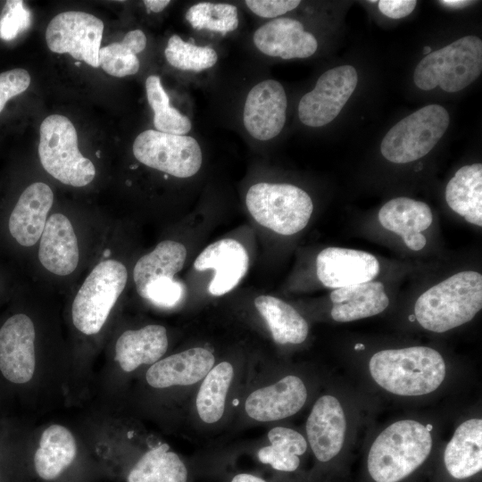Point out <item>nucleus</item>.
Returning <instances> with one entry per match:
<instances>
[{"label": "nucleus", "mask_w": 482, "mask_h": 482, "mask_svg": "<svg viewBox=\"0 0 482 482\" xmlns=\"http://www.w3.org/2000/svg\"><path fill=\"white\" fill-rule=\"evenodd\" d=\"M104 22L97 17L79 11H68L54 16L46 30L49 49L57 54H70L88 65L100 66L98 55Z\"/></svg>", "instance_id": "9d476101"}, {"label": "nucleus", "mask_w": 482, "mask_h": 482, "mask_svg": "<svg viewBox=\"0 0 482 482\" xmlns=\"http://www.w3.org/2000/svg\"><path fill=\"white\" fill-rule=\"evenodd\" d=\"M246 6L262 18H276L295 9L299 0H246Z\"/></svg>", "instance_id": "ea45409f"}, {"label": "nucleus", "mask_w": 482, "mask_h": 482, "mask_svg": "<svg viewBox=\"0 0 482 482\" xmlns=\"http://www.w3.org/2000/svg\"><path fill=\"white\" fill-rule=\"evenodd\" d=\"M75 64H76L77 66H79V65H80V62H76Z\"/></svg>", "instance_id": "09e8293b"}, {"label": "nucleus", "mask_w": 482, "mask_h": 482, "mask_svg": "<svg viewBox=\"0 0 482 482\" xmlns=\"http://www.w3.org/2000/svg\"><path fill=\"white\" fill-rule=\"evenodd\" d=\"M346 428L345 412L339 401L323 395L314 403L307 419L308 441L316 458L328 461L340 452Z\"/></svg>", "instance_id": "f3484780"}, {"label": "nucleus", "mask_w": 482, "mask_h": 482, "mask_svg": "<svg viewBox=\"0 0 482 482\" xmlns=\"http://www.w3.org/2000/svg\"><path fill=\"white\" fill-rule=\"evenodd\" d=\"M254 305L267 322L273 340L279 345L301 344L308 335L306 320L290 304L272 295H260Z\"/></svg>", "instance_id": "c756f323"}, {"label": "nucleus", "mask_w": 482, "mask_h": 482, "mask_svg": "<svg viewBox=\"0 0 482 482\" xmlns=\"http://www.w3.org/2000/svg\"><path fill=\"white\" fill-rule=\"evenodd\" d=\"M369 368L378 385L404 396L429 394L445 376L442 355L427 346L379 351L370 358Z\"/></svg>", "instance_id": "f257e3e1"}, {"label": "nucleus", "mask_w": 482, "mask_h": 482, "mask_svg": "<svg viewBox=\"0 0 482 482\" xmlns=\"http://www.w3.org/2000/svg\"><path fill=\"white\" fill-rule=\"evenodd\" d=\"M164 54L171 66L195 72L212 67L218 60V54L213 48L185 42L178 35H172L169 38Z\"/></svg>", "instance_id": "c9c22d12"}, {"label": "nucleus", "mask_w": 482, "mask_h": 482, "mask_svg": "<svg viewBox=\"0 0 482 482\" xmlns=\"http://www.w3.org/2000/svg\"><path fill=\"white\" fill-rule=\"evenodd\" d=\"M431 447L426 426L413 420L396 421L373 442L368 456L369 473L376 482H398L424 462Z\"/></svg>", "instance_id": "7ed1b4c3"}, {"label": "nucleus", "mask_w": 482, "mask_h": 482, "mask_svg": "<svg viewBox=\"0 0 482 482\" xmlns=\"http://www.w3.org/2000/svg\"><path fill=\"white\" fill-rule=\"evenodd\" d=\"M380 12L392 19L408 16L415 8V0H380L378 2Z\"/></svg>", "instance_id": "a19ab883"}, {"label": "nucleus", "mask_w": 482, "mask_h": 482, "mask_svg": "<svg viewBox=\"0 0 482 482\" xmlns=\"http://www.w3.org/2000/svg\"><path fill=\"white\" fill-rule=\"evenodd\" d=\"M358 82L354 67L332 68L320 76L314 88L306 93L298 104L300 120L317 128L331 122L342 111Z\"/></svg>", "instance_id": "9b49d317"}, {"label": "nucleus", "mask_w": 482, "mask_h": 482, "mask_svg": "<svg viewBox=\"0 0 482 482\" xmlns=\"http://www.w3.org/2000/svg\"><path fill=\"white\" fill-rule=\"evenodd\" d=\"M38 259L58 276L71 274L79 261L78 239L71 220L62 213L51 215L40 237Z\"/></svg>", "instance_id": "aec40b11"}, {"label": "nucleus", "mask_w": 482, "mask_h": 482, "mask_svg": "<svg viewBox=\"0 0 482 482\" xmlns=\"http://www.w3.org/2000/svg\"><path fill=\"white\" fill-rule=\"evenodd\" d=\"M441 4L444 6L449 7V8H463L468 5H470L473 2L472 1H467V0H443L439 1Z\"/></svg>", "instance_id": "c03bdc74"}, {"label": "nucleus", "mask_w": 482, "mask_h": 482, "mask_svg": "<svg viewBox=\"0 0 482 482\" xmlns=\"http://www.w3.org/2000/svg\"><path fill=\"white\" fill-rule=\"evenodd\" d=\"M268 438L270 445L258 451L259 461L270 464L276 470H295L300 463L298 456L307 449L304 437L294 429L276 427L269 431Z\"/></svg>", "instance_id": "2f4dec72"}, {"label": "nucleus", "mask_w": 482, "mask_h": 482, "mask_svg": "<svg viewBox=\"0 0 482 482\" xmlns=\"http://www.w3.org/2000/svg\"><path fill=\"white\" fill-rule=\"evenodd\" d=\"M214 362V356L209 350L190 348L152 364L145 379L155 388L193 385L207 375Z\"/></svg>", "instance_id": "412c9836"}, {"label": "nucleus", "mask_w": 482, "mask_h": 482, "mask_svg": "<svg viewBox=\"0 0 482 482\" xmlns=\"http://www.w3.org/2000/svg\"><path fill=\"white\" fill-rule=\"evenodd\" d=\"M413 318L415 319L414 315H411V316H410V320H413Z\"/></svg>", "instance_id": "de8ad7c7"}, {"label": "nucleus", "mask_w": 482, "mask_h": 482, "mask_svg": "<svg viewBox=\"0 0 482 482\" xmlns=\"http://www.w3.org/2000/svg\"><path fill=\"white\" fill-rule=\"evenodd\" d=\"M481 71L482 41L466 36L422 58L414 70L413 81L422 90L439 86L454 93L470 85Z\"/></svg>", "instance_id": "20e7f679"}, {"label": "nucleus", "mask_w": 482, "mask_h": 482, "mask_svg": "<svg viewBox=\"0 0 482 482\" xmlns=\"http://www.w3.org/2000/svg\"><path fill=\"white\" fill-rule=\"evenodd\" d=\"M383 228L402 237L407 247L421 250L427 244L421 233L433 220L429 206L408 197H396L386 203L378 212Z\"/></svg>", "instance_id": "4be33fe9"}, {"label": "nucleus", "mask_w": 482, "mask_h": 482, "mask_svg": "<svg viewBox=\"0 0 482 482\" xmlns=\"http://www.w3.org/2000/svg\"><path fill=\"white\" fill-rule=\"evenodd\" d=\"M363 348H364V345H363L359 344V345H355V349H356V350H358V349H363Z\"/></svg>", "instance_id": "49530a36"}, {"label": "nucleus", "mask_w": 482, "mask_h": 482, "mask_svg": "<svg viewBox=\"0 0 482 482\" xmlns=\"http://www.w3.org/2000/svg\"><path fill=\"white\" fill-rule=\"evenodd\" d=\"M145 90L148 103L154 112V125L157 131L186 135L190 131V120L170 106V98L164 90L161 79L151 75L145 80Z\"/></svg>", "instance_id": "72a5a7b5"}, {"label": "nucleus", "mask_w": 482, "mask_h": 482, "mask_svg": "<svg viewBox=\"0 0 482 482\" xmlns=\"http://www.w3.org/2000/svg\"><path fill=\"white\" fill-rule=\"evenodd\" d=\"M444 461L455 478H470L482 469V420L471 419L461 423L447 444Z\"/></svg>", "instance_id": "a878e982"}, {"label": "nucleus", "mask_w": 482, "mask_h": 482, "mask_svg": "<svg viewBox=\"0 0 482 482\" xmlns=\"http://www.w3.org/2000/svg\"><path fill=\"white\" fill-rule=\"evenodd\" d=\"M232 378L233 367L228 362L217 364L204 378L195 404L200 419L205 423H214L221 419Z\"/></svg>", "instance_id": "7c9ffc66"}, {"label": "nucleus", "mask_w": 482, "mask_h": 482, "mask_svg": "<svg viewBox=\"0 0 482 482\" xmlns=\"http://www.w3.org/2000/svg\"><path fill=\"white\" fill-rule=\"evenodd\" d=\"M38 155L45 170L65 185L81 187L96 176L95 165L79 152L76 129L65 116L53 114L42 121Z\"/></svg>", "instance_id": "423d86ee"}, {"label": "nucleus", "mask_w": 482, "mask_h": 482, "mask_svg": "<svg viewBox=\"0 0 482 482\" xmlns=\"http://www.w3.org/2000/svg\"><path fill=\"white\" fill-rule=\"evenodd\" d=\"M133 154L141 163L177 178H189L198 172L203 155L192 137L148 129L133 143Z\"/></svg>", "instance_id": "1a4fd4ad"}, {"label": "nucleus", "mask_w": 482, "mask_h": 482, "mask_svg": "<svg viewBox=\"0 0 482 482\" xmlns=\"http://www.w3.org/2000/svg\"><path fill=\"white\" fill-rule=\"evenodd\" d=\"M186 20L195 29H207L225 35L238 27L237 8L230 4L202 2L192 5Z\"/></svg>", "instance_id": "f704fd0d"}, {"label": "nucleus", "mask_w": 482, "mask_h": 482, "mask_svg": "<svg viewBox=\"0 0 482 482\" xmlns=\"http://www.w3.org/2000/svg\"><path fill=\"white\" fill-rule=\"evenodd\" d=\"M287 106L286 92L278 81L266 79L256 84L249 91L244 106L245 129L258 140L277 137L286 122Z\"/></svg>", "instance_id": "ddd939ff"}, {"label": "nucleus", "mask_w": 482, "mask_h": 482, "mask_svg": "<svg viewBox=\"0 0 482 482\" xmlns=\"http://www.w3.org/2000/svg\"><path fill=\"white\" fill-rule=\"evenodd\" d=\"M307 398L306 387L296 376H287L277 383L254 390L245 400L247 415L258 421L278 420L295 414Z\"/></svg>", "instance_id": "dca6fc26"}, {"label": "nucleus", "mask_w": 482, "mask_h": 482, "mask_svg": "<svg viewBox=\"0 0 482 482\" xmlns=\"http://www.w3.org/2000/svg\"><path fill=\"white\" fill-rule=\"evenodd\" d=\"M184 294L183 285L170 278H162L152 282L145 290V298L165 307L177 304Z\"/></svg>", "instance_id": "4c0bfd02"}, {"label": "nucleus", "mask_w": 482, "mask_h": 482, "mask_svg": "<svg viewBox=\"0 0 482 482\" xmlns=\"http://www.w3.org/2000/svg\"><path fill=\"white\" fill-rule=\"evenodd\" d=\"M482 308V275L465 270L425 291L414 305V317L429 331L443 333L471 320Z\"/></svg>", "instance_id": "f03ea898"}, {"label": "nucleus", "mask_w": 482, "mask_h": 482, "mask_svg": "<svg viewBox=\"0 0 482 482\" xmlns=\"http://www.w3.org/2000/svg\"><path fill=\"white\" fill-rule=\"evenodd\" d=\"M53 202V191L43 182H35L24 189L8 221L9 232L19 245L29 247L39 240Z\"/></svg>", "instance_id": "6ab92c4d"}, {"label": "nucleus", "mask_w": 482, "mask_h": 482, "mask_svg": "<svg viewBox=\"0 0 482 482\" xmlns=\"http://www.w3.org/2000/svg\"><path fill=\"white\" fill-rule=\"evenodd\" d=\"M187 258L184 245L174 240L160 242L155 248L143 255L133 270V279L137 291L145 298L146 287L162 278H174L181 270Z\"/></svg>", "instance_id": "cd10ccee"}, {"label": "nucleus", "mask_w": 482, "mask_h": 482, "mask_svg": "<svg viewBox=\"0 0 482 482\" xmlns=\"http://www.w3.org/2000/svg\"><path fill=\"white\" fill-rule=\"evenodd\" d=\"M245 204L260 225L285 236L303 229L313 211L310 195L291 184H254L246 193Z\"/></svg>", "instance_id": "39448f33"}, {"label": "nucleus", "mask_w": 482, "mask_h": 482, "mask_svg": "<svg viewBox=\"0 0 482 482\" xmlns=\"http://www.w3.org/2000/svg\"><path fill=\"white\" fill-rule=\"evenodd\" d=\"M331 317L339 322H348L382 312L389 304L384 285L369 281L333 290Z\"/></svg>", "instance_id": "b1692460"}, {"label": "nucleus", "mask_w": 482, "mask_h": 482, "mask_svg": "<svg viewBox=\"0 0 482 482\" xmlns=\"http://www.w3.org/2000/svg\"><path fill=\"white\" fill-rule=\"evenodd\" d=\"M170 1L169 0H145L144 4L148 12H159L162 11Z\"/></svg>", "instance_id": "79ce46f5"}, {"label": "nucleus", "mask_w": 482, "mask_h": 482, "mask_svg": "<svg viewBox=\"0 0 482 482\" xmlns=\"http://www.w3.org/2000/svg\"><path fill=\"white\" fill-rule=\"evenodd\" d=\"M449 121V113L442 105H426L389 129L381 142L380 152L394 163L420 159L441 139Z\"/></svg>", "instance_id": "6e6552de"}, {"label": "nucleus", "mask_w": 482, "mask_h": 482, "mask_svg": "<svg viewBox=\"0 0 482 482\" xmlns=\"http://www.w3.org/2000/svg\"><path fill=\"white\" fill-rule=\"evenodd\" d=\"M35 327L24 313L9 317L0 328V371L10 382L28 383L36 368Z\"/></svg>", "instance_id": "f8f14e48"}, {"label": "nucleus", "mask_w": 482, "mask_h": 482, "mask_svg": "<svg viewBox=\"0 0 482 482\" xmlns=\"http://www.w3.org/2000/svg\"><path fill=\"white\" fill-rule=\"evenodd\" d=\"M449 207L468 222L482 226V164L460 168L445 188Z\"/></svg>", "instance_id": "bb28decb"}, {"label": "nucleus", "mask_w": 482, "mask_h": 482, "mask_svg": "<svg viewBox=\"0 0 482 482\" xmlns=\"http://www.w3.org/2000/svg\"><path fill=\"white\" fill-rule=\"evenodd\" d=\"M253 43L262 54L285 60L307 58L318 47L315 37L291 18H276L261 26L253 34Z\"/></svg>", "instance_id": "a211bd4d"}, {"label": "nucleus", "mask_w": 482, "mask_h": 482, "mask_svg": "<svg viewBox=\"0 0 482 482\" xmlns=\"http://www.w3.org/2000/svg\"><path fill=\"white\" fill-rule=\"evenodd\" d=\"M423 53L427 54L431 53V48L429 46H425L423 49Z\"/></svg>", "instance_id": "a18cd8bd"}, {"label": "nucleus", "mask_w": 482, "mask_h": 482, "mask_svg": "<svg viewBox=\"0 0 482 482\" xmlns=\"http://www.w3.org/2000/svg\"><path fill=\"white\" fill-rule=\"evenodd\" d=\"M168 337L161 325H147L124 331L115 345V360L122 370L130 372L143 364H154L166 353Z\"/></svg>", "instance_id": "393cba45"}, {"label": "nucleus", "mask_w": 482, "mask_h": 482, "mask_svg": "<svg viewBox=\"0 0 482 482\" xmlns=\"http://www.w3.org/2000/svg\"><path fill=\"white\" fill-rule=\"evenodd\" d=\"M31 24V12L22 1H7L0 16V37L12 40Z\"/></svg>", "instance_id": "e433bc0d"}, {"label": "nucleus", "mask_w": 482, "mask_h": 482, "mask_svg": "<svg viewBox=\"0 0 482 482\" xmlns=\"http://www.w3.org/2000/svg\"><path fill=\"white\" fill-rule=\"evenodd\" d=\"M146 46V37L140 29L128 32L121 42L112 43L99 50V64L102 69L113 77L133 75L139 70L137 54Z\"/></svg>", "instance_id": "473e14b6"}, {"label": "nucleus", "mask_w": 482, "mask_h": 482, "mask_svg": "<svg viewBox=\"0 0 482 482\" xmlns=\"http://www.w3.org/2000/svg\"><path fill=\"white\" fill-rule=\"evenodd\" d=\"M30 84L29 72L21 68L0 73V112L11 98L23 93Z\"/></svg>", "instance_id": "58836bf2"}, {"label": "nucleus", "mask_w": 482, "mask_h": 482, "mask_svg": "<svg viewBox=\"0 0 482 482\" xmlns=\"http://www.w3.org/2000/svg\"><path fill=\"white\" fill-rule=\"evenodd\" d=\"M379 270L373 254L354 249L327 247L316 258L318 278L334 289L371 281Z\"/></svg>", "instance_id": "4468645a"}, {"label": "nucleus", "mask_w": 482, "mask_h": 482, "mask_svg": "<svg viewBox=\"0 0 482 482\" xmlns=\"http://www.w3.org/2000/svg\"><path fill=\"white\" fill-rule=\"evenodd\" d=\"M127 279V269L119 261L105 260L94 267L71 306L72 322L79 332L90 336L102 329Z\"/></svg>", "instance_id": "0eeeda50"}, {"label": "nucleus", "mask_w": 482, "mask_h": 482, "mask_svg": "<svg viewBox=\"0 0 482 482\" xmlns=\"http://www.w3.org/2000/svg\"><path fill=\"white\" fill-rule=\"evenodd\" d=\"M231 482H266L264 479L248 473H240L233 477Z\"/></svg>", "instance_id": "37998d69"}, {"label": "nucleus", "mask_w": 482, "mask_h": 482, "mask_svg": "<svg viewBox=\"0 0 482 482\" xmlns=\"http://www.w3.org/2000/svg\"><path fill=\"white\" fill-rule=\"evenodd\" d=\"M167 444L146 451L128 470L125 482H187V470Z\"/></svg>", "instance_id": "c85d7f7f"}, {"label": "nucleus", "mask_w": 482, "mask_h": 482, "mask_svg": "<svg viewBox=\"0 0 482 482\" xmlns=\"http://www.w3.org/2000/svg\"><path fill=\"white\" fill-rule=\"evenodd\" d=\"M248 267L249 256L245 248L231 238L209 245L194 262V268L198 271H215L208 287L209 292L215 296L234 289L246 274Z\"/></svg>", "instance_id": "2eb2a0df"}, {"label": "nucleus", "mask_w": 482, "mask_h": 482, "mask_svg": "<svg viewBox=\"0 0 482 482\" xmlns=\"http://www.w3.org/2000/svg\"><path fill=\"white\" fill-rule=\"evenodd\" d=\"M77 453L71 432L62 425H51L43 431L34 453V471L44 482L58 481L75 463Z\"/></svg>", "instance_id": "5701e85b"}]
</instances>
